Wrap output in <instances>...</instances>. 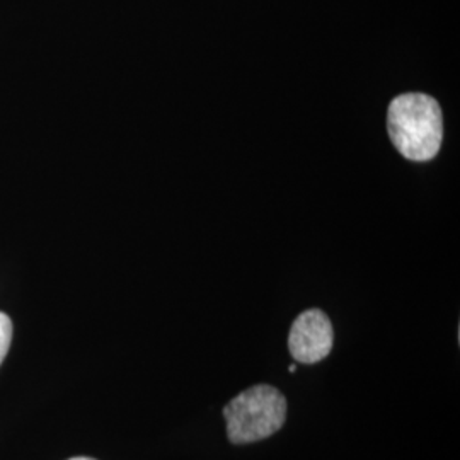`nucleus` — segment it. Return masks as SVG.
I'll return each mask as SVG.
<instances>
[{
  "instance_id": "obj_1",
  "label": "nucleus",
  "mask_w": 460,
  "mask_h": 460,
  "mask_svg": "<svg viewBox=\"0 0 460 460\" xmlns=\"http://www.w3.org/2000/svg\"><path fill=\"white\" fill-rule=\"evenodd\" d=\"M387 130L402 157L412 163L431 161L444 140L440 104L423 93L401 94L389 106Z\"/></svg>"
},
{
  "instance_id": "obj_2",
  "label": "nucleus",
  "mask_w": 460,
  "mask_h": 460,
  "mask_svg": "<svg viewBox=\"0 0 460 460\" xmlns=\"http://www.w3.org/2000/svg\"><path fill=\"white\" fill-rule=\"evenodd\" d=\"M232 444L260 442L275 435L287 420V399L271 385H254L224 408Z\"/></svg>"
},
{
  "instance_id": "obj_3",
  "label": "nucleus",
  "mask_w": 460,
  "mask_h": 460,
  "mask_svg": "<svg viewBox=\"0 0 460 460\" xmlns=\"http://www.w3.org/2000/svg\"><path fill=\"white\" fill-rule=\"evenodd\" d=\"M334 331L328 315L319 309L300 314L288 332V349L296 362L314 365L329 357Z\"/></svg>"
},
{
  "instance_id": "obj_4",
  "label": "nucleus",
  "mask_w": 460,
  "mask_h": 460,
  "mask_svg": "<svg viewBox=\"0 0 460 460\" xmlns=\"http://www.w3.org/2000/svg\"><path fill=\"white\" fill-rule=\"evenodd\" d=\"M13 341V321L7 314L0 313V363L4 362Z\"/></svg>"
},
{
  "instance_id": "obj_5",
  "label": "nucleus",
  "mask_w": 460,
  "mask_h": 460,
  "mask_svg": "<svg viewBox=\"0 0 460 460\" xmlns=\"http://www.w3.org/2000/svg\"><path fill=\"white\" fill-rule=\"evenodd\" d=\"M288 372H290V374H294V372H296V365H290V368H288Z\"/></svg>"
},
{
  "instance_id": "obj_6",
  "label": "nucleus",
  "mask_w": 460,
  "mask_h": 460,
  "mask_svg": "<svg viewBox=\"0 0 460 460\" xmlns=\"http://www.w3.org/2000/svg\"><path fill=\"white\" fill-rule=\"evenodd\" d=\"M68 460H94V459H89V457H74V459H68Z\"/></svg>"
}]
</instances>
